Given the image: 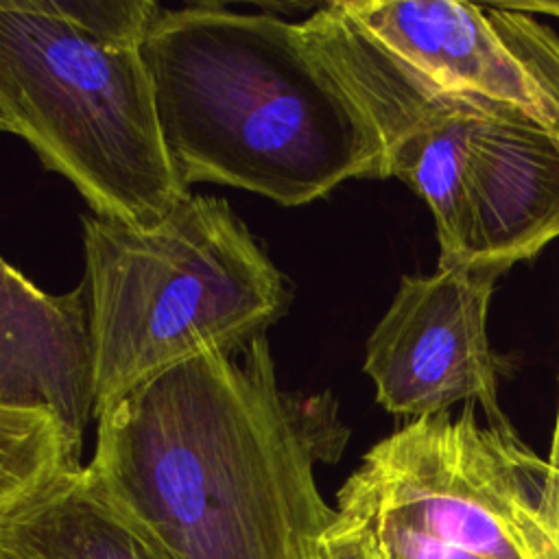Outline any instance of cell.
<instances>
[{
    "mask_svg": "<svg viewBox=\"0 0 559 559\" xmlns=\"http://www.w3.org/2000/svg\"><path fill=\"white\" fill-rule=\"evenodd\" d=\"M148 378L98 415L90 472L177 559H323L314 465L349 439L332 393L282 391L266 334Z\"/></svg>",
    "mask_w": 559,
    "mask_h": 559,
    "instance_id": "6da1fadb",
    "label": "cell"
},
{
    "mask_svg": "<svg viewBox=\"0 0 559 559\" xmlns=\"http://www.w3.org/2000/svg\"><path fill=\"white\" fill-rule=\"evenodd\" d=\"M142 57L188 188L223 183L297 207L347 179L389 177L376 122L304 20L159 7Z\"/></svg>",
    "mask_w": 559,
    "mask_h": 559,
    "instance_id": "7a4b0ae2",
    "label": "cell"
},
{
    "mask_svg": "<svg viewBox=\"0 0 559 559\" xmlns=\"http://www.w3.org/2000/svg\"><path fill=\"white\" fill-rule=\"evenodd\" d=\"M148 0H2L0 127L92 214L151 225L190 192L164 142L142 57Z\"/></svg>",
    "mask_w": 559,
    "mask_h": 559,
    "instance_id": "3957f363",
    "label": "cell"
},
{
    "mask_svg": "<svg viewBox=\"0 0 559 559\" xmlns=\"http://www.w3.org/2000/svg\"><path fill=\"white\" fill-rule=\"evenodd\" d=\"M81 225L96 417L173 365L249 349L290 306L286 275L225 199L188 194L151 225Z\"/></svg>",
    "mask_w": 559,
    "mask_h": 559,
    "instance_id": "277c9868",
    "label": "cell"
},
{
    "mask_svg": "<svg viewBox=\"0 0 559 559\" xmlns=\"http://www.w3.org/2000/svg\"><path fill=\"white\" fill-rule=\"evenodd\" d=\"M476 404L417 417L362 454L336 493L323 559H559L548 461Z\"/></svg>",
    "mask_w": 559,
    "mask_h": 559,
    "instance_id": "5b68a950",
    "label": "cell"
},
{
    "mask_svg": "<svg viewBox=\"0 0 559 559\" xmlns=\"http://www.w3.org/2000/svg\"><path fill=\"white\" fill-rule=\"evenodd\" d=\"M376 46L441 94L513 109L559 135V37L535 15L459 0H343Z\"/></svg>",
    "mask_w": 559,
    "mask_h": 559,
    "instance_id": "8992f818",
    "label": "cell"
},
{
    "mask_svg": "<svg viewBox=\"0 0 559 559\" xmlns=\"http://www.w3.org/2000/svg\"><path fill=\"white\" fill-rule=\"evenodd\" d=\"M498 277L454 264L400 280L362 365L384 411L417 419L465 402L480 404L487 424L509 426L498 402L504 362L487 336Z\"/></svg>",
    "mask_w": 559,
    "mask_h": 559,
    "instance_id": "52a82bcc",
    "label": "cell"
},
{
    "mask_svg": "<svg viewBox=\"0 0 559 559\" xmlns=\"http://www.w3.org/2000/svg\"><path fill=\"white\" fill-rule=\"evenodd\" d=\"M559 238V135L531 118L478 114L463 177L456 264L507 273Z\"/></svg>",
    "mask_w": 559,
    "mask_h": 559,
    "instance_id": "ba28073f",
    "label": "cell"
},
{
    "mask_svg": "<svg viewBox=\"0 0 559 559\" xmlns=\"http://www.w3.org/2000/svg\"><path fill=\"white\" fill-rule=\"evenodd\" d=\"M0 408L48 411L76 439L96 417L87 282L63 295L0 264Z\"/></svg>",
    "mask_w": 559,
    "mask_h": 559,
    "instance_id": "9c48e42d",
    "label": "cell"
},
{
    "mask_svg": "<svg viewBox=\"0 0 559 559\" xmlns=\"http://www.w3.org/2000/svg\"><path fill=\"white\" fill-rule=\"evenodd\" d=\"M0 537L37 559H177L107 496L87 465L37 504L2 520Z\"/></svg>",
    "mask_w": 559,
    "mask_h": 559,
    "instance_id": "30bf717a",
    "label": "cell"
},
{
    "mask_svg": "<svg viewBox=\"0 0 559 559\" xmlns=\"http://www.w3.org/2000/svg\"><path fill=\"white\" fill-rule=\"evenodd\" d=\"M511 7L526 11L531 15H550V17H559V0H528V2H509Z\"/></svg>",
    "mask_w": 559,
    "mask_h": 559,
    "instance_id": "8fae6325",
    "label": "cell"
},
{
    "mask_svg": "<svg viewBox=\"0 0 559 559\" xmlns=\"http://www.w3.org/2000/svg\"><path fill=\"white\" fill-rule=\"evenodd\" d=\"M0 559H37V557L28 552L24 546L0 537Z\"/></svg>",
    "mask_w": 559,
    "mask_h": 559,
    "instance_id": "7c38bea8",
    "label": "cell"
}]
</instances>
